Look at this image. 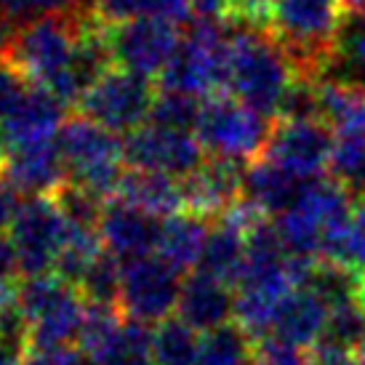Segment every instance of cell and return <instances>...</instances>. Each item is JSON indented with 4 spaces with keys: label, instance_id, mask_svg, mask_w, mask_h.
I'll list each match as a JSON object with an SVG mask.
<instances>
[{
    "label": "cell",
    "instance_id": "4",
    "mask_svg": "<svg viewBox=\"0 0 365 365\" xmlns=\"http://www.w3.org/2000/svg\"><path fill=\"white\" fill-rule=\"evenodd\" d=\"M27 320V352L70 349L81 339L88 302L78 285L56 272L24 274L14 291Z\"/></svg>",
    "mask_w": 365,
    "mask_h": 365
},
{
    "label": "cell",
    "instance_id": "43",
    "mask_svg": "<svg viewBox=\"0 0 365 365\" xmlns=\"http://www.w3.org/2000/svg\"><path fill=\"white\" fill-rule=\"evenodd\" d=\"M0 365H21V355L11 352L6 346H0Z\"/></svg>",
    "mask_w": 365,
    "mask_h": 365
},
{
    "label": "cell",
    "instance_id": "18",
    "mask_svg": "<svg viewBox=\"0 0 365 365\" xmlns=\"http://www.w3.org/2000/svg\"><path fill=\"white\" fill-rule=\"evenodd\" d=\"M243 163L211 158L192 176L182 179L187 208L203 216H222L243 197Z\"/></svg>",
    "mask_w": 365,
    "mask_h": 365
},
{
    "label": "cell",
    "instance_id": "16",
    "mask_svg": "<svg viewBox=\"0 0 365 365\" xmlns=\"http://www.w3.org/2000/svg\"><path fill=\"white\" fill-rule=\"evenodd\" d=\"M160 222L163 219L125 203L120 197L107 200L99 219V237L104 243V251H110L123 264L150 256L158 248Z\"/></svg>",
    "mask_w": 365,
    "mask_h": 365
},
{
    "label": "cell",
    "instance_id": "32",
    "mask_svg": "<svg viewBox=\"0 0 365 365\" xmlns=\"http://www.w3.org/2000/svg\"><path fill=\"white\" fill-rule=\"evenodd\" d=\"M328 171L352 192L365 190V136H336Z\"/></svg>",
    "mask_w": 365,
    "mask_h": 365
},
{
    "label": "cell",
    "instance_id": "19",
    "mask_svg": "<svg viewBox=\"0 0 365 365\" xmlns=\"http://www.w3.org/2000/svg\"><path fill=\"white\" fill-rule=\"evenodd\" d=\"M331 304L312 288H296L288 294L272 323V339L296 349H312L325 339Z\"/></svg>",
    "mask_w": 365,
    "mask_h": 365
},
{
    "label": "cell",
    "instance_id": "26",
    "mask_svg": "<svg viewBox=\"0 0 365 365\" xmlns=\"http://www.w3.org/2000/svg\"><path fill=\"white\" fill-rule=\"evenodd\" d=\"M254 341L237 323H227L203 336L197 365H251L256 360Z\"/></svg>",
    "mask_w": 365,
    "mask_h": 365
},
{
    "label": "cell",
    "instance_id": "35",
    "mask_svg": "<svg viewBox=\"0 0 365 365\" xmlns=\"http://www.w3.org/2000/svg\"><path fill=\"white\" fill-rule=\"evenodd\" d=\"M27 78L21 75L11 61H6L0 56V120L9 118L11 112L19 107V102L27 96L30 86Z\"/></svg>",
    "mask_w": 365,
    "mask_h": 365
},
{
    "label": "cell",
    "instance_id": "2",
    "mask_svg": "<svg viewBox=\"0 0 365 365\" xmlns=\"http://www.w3.org/2000/svg\"><path fill=\"white\" fill-rule=\"evenodd\" d=\"M86 19L88 11L78 16H48L30 21L11 35L0 56L11 61L32 86L48 88L64 104H78L70 70Z\"/></svg>",
    "mask_w": 365,
    "mask_h": 365
},
{
    "label": "cell",
    "instance_id": "46",
    "mask_svg": "<svg viewBox=\"0 0 365 365\" xmlns=\"http://www.w3.org/2000/svg\"><path fill=\"white\" fill-rule=\"evenodd\" d=\"M357 302H360V307L365 309V274H363V280H360V291H357Z\"/></svg>",
    "mask_w": 365,
    "mask_h": 365
},
{
    "label": "cell",
    "instance_id": "23",
    "mask_svg": "<svg viewBox=\"0 0 365 365\" xmlns=\"http://www.w3.org/2000/svg\"><path fill=\"white\" fill-rule=\"evenodd\" d=\"M115 197L153 213L158 219H168V216L187 208L182 179H173L168 173L139 171V168L125 171Z\"/></svg>",
    "mask_w": 365,
    "mask_h": 365
},
{
    "label": "cell",
    "instance_id": "15",
    "mask_svg": "<svg viewBox=\"0 0 365 365\" xmlns=\"http://www.w3.org/2000/svg\"><path fill=\"white\" fill-rule=\"evenodd\" d=\"M0 179L9 182L24 197L53 195L70 182L59 139L16 144L0 153Z\"/></svg>",
    "mask_w": 365,
    "mask_h": 365
},
{
    "label": "cell",
    "instance_id": "10",
    "mask_svg": "<svg viewBox=\"0 0 365 365\" xmlns=\"http://www.w3.org/2000/svg\"><path fill=\"white\" fill-rule=\"evenodd\" d=\"M72 224L61 213L53 195L24 197L9 227V237L19 259L21 274L53 272Z\"/></svg>",
    "mask_w": 365,
    "mask_h": 365
},
{
    "label": "cell",
    "instance_id": "11",
    "mask_svg": "<svg viewBox=\"0 0 365 365\" xmlns=\"http://www.w3.org/2000/svg\"><path fill=\"white\" fill-rule=\"evenodd\" d=\"M155 93L150 78L136 72L110 67L88 91L83 93L81 112L112 133H133L150 123L155 107Z\"/></svg>",
    "mask_w": 365,
    "mask_h": 365
},
{
    "label": "cell",
    "instance_id": "22",
    "mask_svg": "<svg viewBox=\"0 0 365 365\" xmlns=\"http://www.w3.org/2000/svg\"><path fill=\"white\" fill-rule=\"evenodd\" d=\"M307 182L296 179L294 173L283 171L267 158H259L254 163H245L243 176V197L259 208L264 216H280L288 205L296 203Z\"/></svg>",
    "mask_w": 365,
    "mask_h": 365
},
{
    "label": "cell",
    "instance_id": "29",
    "mask_svg": "<svg viewBox=\"0 0 365 365\" xmlns=\"http://www.w3.org/2000/svg\"><path fill=\"white\" fill-rule=\"evenodd\" d=\"M334 67H339L341 81L365 86V11L363 14H349V19H344V24H341L334 61H331L328 72Z\"/></svg>",
    "mask_w": 365,
    "mask_h": 365
},
{
    "label": "cell",
    "instance_id": "40",
    "mask_svg": "<svg viewBox=\"0 0 365 365\" xmlns=\"http://www.w3.org/2000/svg\"><path fill=\"white\" fill-rule=\"evenodd\" d=\"M16 272H21V269H19L16 251H14V243H11V237H3V235H0V288L16 285L14 283Z\"/></svg>",
    "mask_w": 365,
    "mask_h": 365
},
{
    "label": "cell",
    "instance_id": "33",
    "mask_svg": "<svg viewBox=\"0 0 365 365\" xmlns=\"http://www.w3.org/2000/svg\"><path fill=\"white\" fill-rule=\"evenodd\" d=\"M200 110H203L200 99L184 96V93L163 91L155 99L150 123H158V125H165V128H176V131H195Z\"/></svg>",
    "mask_w": 365,
    "mask_h": 365
},
{
    "label": "cell",
    "instance_id": "41",
    "mask_svg": "<svg viewBox=\"0 0 365 365\" xmlns=\"http://www.w3.org/2000/svg\"><path fill=\"white\" fill-rule=\"evenodd\" d=\"M16 190L11 187L9 182H3L0 179V235L6 232L14 222V216H16V208H19V197H16Z\"/></svg>",
    "mask_w": 365,
    "mask_h": 365
},
{
    "label": "cell",
    "instance_id": "42",
    "mask_svg": "<svg viewBox=\"0 0 365 365\" xmlns=\"http://www.w3.org/2000/svg\"><path fill=\"white\" fill-rule=\"evenodd\" d=\"M190 6H192V16L197 19H219L222 14H227L224 0H190Z\"/></svg>",
    "mask_w": 365,
    "mask_h": 365
},
{
    "label": "cell",
    "instance_id": "5",
    "mask_svg": "<svg viewBox=\"0 0 365 365\" xmlns=\"http://www.w3.org/2000/svg\"><path fill=\"white\" fill-rule=\"evenodd\" d=\"M352 190L341 182L312 179L307 182L294 205L277 216V232L285 248L302 259H325L336 235L341 232L352 213Z\"/></svg>",
    "mask_w": 365,
    "mask_h": 365
},
{
    "label": "cell",
    "instance_id": "20",
    "mask_svg": "<svg viewBox=\"0 0 365 365\" xmlns=\"http://www.w3.org/2000/svg\"><path fill=\"white\" fill-rule=\"evenodd\" d=\"M176 312H179L184 323H190L200 334L216 331V328L227 325L235 317L232 285L208 272L195 269L182 283Z\"/></svg>",
    "mask_w": 365,
    "mask_h": 365
},
{
    "label": "cell",
    "instance_id": "36",
    "mask_svg": "<svg viewBox=\"0 0 365 365\" xmlns=\"http://www.w3.org/2000/svg\"><path fill=\"white\" fill-rule=\"evenodd\" d=\"M256 357L262 365H307V357H302V349L283 344L277 339H262L256 344Z\"/></svg>",
    "mask_w": 365,
    "mask_h": 365
},
{
    "label": "cell",
    "instance_id": "31",
    "mask_svg": "<svg viewBox=\"0 0 365 365\" xmlns=\"http://www.w3.org/2000/svg\"><path fill=\"white\" fill-rule=\"evenodd\" d=\"M120 277L123 262L115 259L110 251H102V256L88 267V272L83 274L78 288H81V294L86 296L88 304H118Z\"/></svg>",
    "mask_w": 365,
    "mask_h": 365
},
{
    "label": "cell",
    "instance_id": "12",
    "mask_svg": "<svg viewBox=\"0 0 365 365\" xmlns=\"http://www.w3.org/2000/svg\"><path fill=\"white\" fill-rule=\"evenodd\" d=\"M179 269H173L160 256H142L123 264L118 307L128 320L158 325L179 307L182 283Z\"/></svg>",
    "mask_w": 365,
    "mask_h": 365
},
{
    "label": "cell",
    "instance_id": "21",
    "mask_svg": "<svg viewBox=\"0 0 365 365\" xmlns=\"http://www.w3.org/2000/svg\"><path fill=\"white\" fill-rule=\"evenodd\" d=\"M211 232L208 216L195 211H179L160 222V237H158V256L168 262L179 272L197 269L203 259V248Z\"/></svg>",
    "mask_w": 365,
    "mask_h": 365
},
{
    "label": "cell",
    "instance_id": "39",
    "mask_svg": "<svg viewBox=\"0 0 365 365\" xmlns=\"http://www.w3.org/2000/svg\"><path fill=\"white\" fill-rule=\"evenodd\" d=\"M21 365H83V357L70 346V349H51V352H27Z\"/></svg>",
    "mask_w": 365,
    "mask_h": 365
},
{
    "label": "cell",
    "instance_id": "44",
    "mask_svg": "<svg viewBox=\"0 0 365 365\" xmlns=\"http://www.w3.org/2000/svg\"><path fill=\"white\" fill-rule=\"evenodd\" d=\"M344 14H363L365 11V0H339Z\"/></svg>",
    "mask_w": 365,
    "mask_h": 365
},
{
    "label": "cell",
    "instance_id": "28",
    "mask_svg": "<svg viewBox=\"0 0 365 365\" xmlns=\"http://www.w3.org/2000/svg\"><path fill=\"white\" fill-rule=\"evenodd\" d=\"M93 11L107 24L142 16H160L171 21H187L192 16L190 0H96Z\"/></svg>",
    "mask_w": 365,
    "mask_h": 365
},
{
    "label": "cell",
    "instance_id": "25",
    "mask_svg": "<svg viewBox=\"0 0 365 365\" xmlns=\"http://www.w3.org/2000/svg\"><path fill=\"white\" fill-rule=\"evenodd\" d=\"M200 344V331H195L182 317H165L153 331L155 365H197Z\"/></svg>",
    "mask_w": 365,
    "mask_h": 365
},
{
    "label": "cell",
    "instance_id": "27",
    "mask_svg": "<svg viewBox=\"0 0 365 365\" xmlns=\"http://www.w3.org/2000/svg\"><path fill=\"white\" fill-rule=\"evenodd\" d=\"M93 365H155L153 357V331L144 323L128 320L118 336L91 360Z\"/></svg>",
    "mask_w": 365,
    "mask_h": 365
},
{
    "label": "cell",
    "instance_id": "17",
    "mask_svg": "<svg viewBox=\"0 0 365 365\" xmlns=\"http://www.w3.org/2000/svg\"><path fill=\"white\" fill-rule=\"evenodd\" d=\"M64 107L67 104L59 96H53L48 88L30 86L19 107L0 120V153L16 144L56 139L64 125Z\"/></svg>",
    "mask_w": 365,
    "mask_h": 365
},
{
    "label": "cell",
    "instance_id": "8",
    "mask_svg": "<svg viewBox=\"0 0 365 365\" xmlns=\"http://www.w3.org/2000/svg\"><path fill=\"white\" fill-rule=\"evenodd\" d=\"M195 133L211 158L254 163L264 155L272 123L232 93H216L203 102Z\"/></svg>",
    "mask_w": 365,
    "mask_h": 365
},
{
    "label": "cell",
    "instance_id": "1",
    "mask_svg": "<svg viewBox=\"0 0 365 365\" xmlns=\"http://www.w3.org/2000/svg\"><path fill=\"white\" fill-rule=\"evenodd\" d=\"M299 72L283 46L262 27L243 24L227 43V91L267 118L280 115Z\"/></svg>",
    "mask_w": 365,
    "mask_h": 365
},
{
    "label": "cell",
    "instance_id": "3",
    "mask_svg": "<svg viewBox=\"0 0 365 365\" xmlns=\"http://www.w3.org/2000/svg\"><path fill=\"white\" fill-rule=\"evenodd\" d=\"M344 9L339 0H269L267 32L302 78L323 81L334 61Z\"/></svg>",
    "mask_w": 365,
    "mask_h": 365
},
{
    "label": "cell",
    "instance_id": "14",
    "mask_svg": "<svg viewBox=\"0 0 365 365\" xmlns=\"http://www.w3.org/2000/svg\"><path fill=\"white\" fill-rule=\"evenodd\" d=\"M125 163L139 171L168 173L173 179L192 176L208 158L195 131H176L158 123H144L125 139Z\"/></svg>",
    "mask_w": 365,
    "mask_h": 365
},
{
    "label": "cell",
    "instance_id": "6",
    "mask_svg": "<svg viewBox=\"0 0 365 365\" xmlns=\"http://www.w3.org/2000/svg\"><path fill=\"white\" fill-rule=\"evenodd\" d=\"M227 43L230 32L219 19H197L182 35V43L160 75L163 91L192 99H211L227 88Z\"/></svg>",
    "mask_w": 365,
    "mask_h": 365
},
{
    "label": "cell",
    "instance_id": "13",
    "mask_svg": "<svg viewBox=\"0 0 365 365\" xmlns=\"http://www.w3.org/2000/svg\"><path fill=\"white\" fill-rule=\"evenodd\" d=\"M336 136L331 125L320 118H302V120H277L267 139L264 155L267 160L280 165L283 171L294 173L302 182L320 179L331 163Z\"/></svg>",
    "mask_w": 365,
    "mask_h": 365
},
{
    "label": "cell",
    "instance_id": "38",
    "mask_svg": "<svg viewBox=\"0 0 365 365\" xmlns=\"http://www.w3.org/2000/svg\"><path fill=\"white\" fill-rule=\"evenodd\" d=\"M307 365H357V357L352 355V349L331 341H320L317 346L309 349L307 355Z\"/></svg>",
    "mask_w": 365,
    "mask_h": 365
},
{
    "label": "cell",
    "instance_id": "34",
    "mask_svg": "<svg viewBox=\"0 0 365 365\" xmlns=\"http://www.w3.org/2000/svg\"><path fill=\"white\" fill-rule=\"evenodd\" d=\"M365 339V309L360 302H346V304L331 307V317H328V331H325L323 341L346 346V349H357L360 341Z\"/></svg>",
    "mask_w": 365,
    "mask_h": 365
},
{
    "label": "cell",
    "instance_id": "48",
    "mask_svg": "<svg viewBox=\"0 0 365 365\" xmlns=\"http://www.w3.org/2000/svg\"><path fill=\"white\" fill-rule=\"evenodd\" d=\"M363 195H365V190H363Z\"/></svg>",
    "mask_w": 365,
    "mask_h": 365
},
{
    "label": "cell",
    "instance_id": "7",
    "mask_svg": "<svg viewBox=\"0 0 365 365\" xmlns=\"http://www.w3.org/2000/svg\"><path fill=\"white\" fill-rule=\"evenodd\" d=\"M56 139L67 163L70 182L91 190L99 197H110L118 192L128 165L125 144L118 139V133L81 115L64 123Z\"/></svg>",
    "mask_w": 365,
    "mask_h": 365
},
{
    "label": "cell",
    "instance_id": "45",
    "mask_svg": "<svg viewBox=\"0 0 365 365\" xmlns=\"http://www.w3.org/2000/svg\"><path fill=\"white\" fill-rule=\"evenodd\" d=\"M355 357H357V365H365V339L360 341V346L355 349Z\"/></svg>",
    "mask_w": 365,
    "mask_h": 365
},
{
    "label": "cell",
    "instance_id": "24",
    "mask_svg": "<svg viewBox=\"0 0 365 365\" xmlns=\"http://www.w3.org/2000/svg\"><path fill=\"white\" fill-rule=\"evenodd\" d=\"M320 120L336 136H365V86L363 83L323 78L317 83Z\"/></svg>",
    "mask_w": 365,
    "mask_h": 365
},
{
    "label": "cell",
    "instance_id": "30",
    "mask_svg": "<svg viewBox=\"0 0 365 365\" xmlns=\"http://www.w3.org/2000/svg\"><path fill=\"white\" fill-rule=\"evenodd\" d=\"M325 259L341 264V267L352 269L360 277L365 274V200L352 208L349 219L341 227V232L336 235V240L331 243Z\"/></svg>",
    "mask_w": 365,
    "mask_h": 365
},
{
    "label": "cell",
    "instance_id": "47",
    "mask_svg": "<svg viewBox=\"0 0 365 365\" xmlns=\"http://www.w3.org/2000/svg\"><path fill=\"white\" fill-rule=\"evenodd\" d=\"M14 288H16V285H9V288H0V307H3V302H6V299H9V296L14 294Z\"/></svg>",
    "mask_w": 365,
    "mask_h": 365
},
{
    "label": "cell",
    "instance_id": "37",
    "mask_svg": "<svg viewBox=\"0 0 365 365\" xmlns=\"http://www.w3.org/2000/svg\"><path fill=\"white\" fill-rule=\"evenodd\" d=\"M224 3H227V14L235 21L267 30V14H269L267 0H224Z\"/></svg>",
    "mask_w": 365,
    "mask_h": 365
},
{
    "label": "cell",
    "instance_id": "9",
    "mask_svg": "<svg viewBox=\"0 0 365 365\" xmlns=\"http://www.w3.org/2000/svg\"><path fill=\"white\" fill-rule=\"evenodd\" d=\"M104 41L112 67L136 72L144 78H160L182 43L179 21L160 16H142L128 21H104Z\"/></svg>",
    "mask_w": 365,
    "mask_h": 365
}]
</instances>
